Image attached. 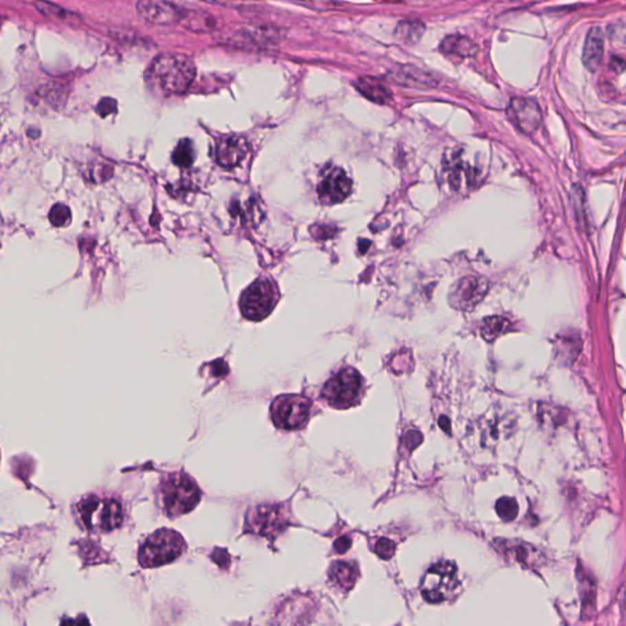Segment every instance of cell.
I'll use <instances>...</instances> for the list:
<instances>
[{
    "mask_svg": "<svg viewBox=\"0 0 626 626\" xmlns=\"http://www.w3.org/2000/svg\"><path fill=\"white\" fill-rule=\"evenodd\" d=\"M357 568L348 561H335L329 569L331 581L343 590H351L357 580Z\"/></svg>",
    "mask_w": 626,
    "mask_h": 626,
    "instance_id": "obj_18",
    "label": "cell"
},
{
    "mask_svg": "<svg viewBox=\"0 0 626 626\" xmlns=\"http://www.w3.org/2000/svg\"><path fill=\"white\" fill-rule=\"evenodd\" d=\"M425 32V25L416 20H405L395 28V37L404 45H415Z\"/></svg>",
    "mask_w": 626,
    "mask_h": 626,
    "instance_id": "obj_22",
    "label": "cell"
},
{
    "mask_svg": "<svg viewBox=\"0 0 626 626\" xmlns=\"http://www.w3.org/2000/svg\"><path fill=\"white\" fill-rule=\"evenodd\" d=\"M488 291V283L483 278L467 277L455 283L449 293V304L455 310L471 311Z\"/></svg>",
    "mask_w": 626,
    "mask_h": 626,
    "instance_id": "obj_10",
    "label": "cell"
},
{
    "mask_svg": "<svg viewBox=\"0 0 626 626\" xmlns=\"http://www.w3.org/2000/svg\"><path fill=\"white\" fill-rule=\"evenodd\" d=\"M610 69L616 72H623L626 69V63L621 58H613L610 63Z\"/></svg>",
    "mask_w": 626,
    "mask_h": 626,
    "instance_id": "obj_31",
    "label": "cell"
},
{
    "mask_svg": "<svg viewBox=\"0 0 626 626\" xmlns=\"http://www.w3.org/2000/svg\"><path fill=\"white\" fill-rule=\"evenodd\" d=\"M393 81L401 83V85H407V86H434V82L431 78L427 76L426 72H422L417 67H405L400 70H395L393 75Z\"/></svg>",
    "mask_w": 626,
    "mask_h": 626,
    "instance_id": "obj_21",
    "label": "cell"
},
{
    "mask_svg": "<svg viewBox=\"0 0 626 626\" xmlns=\"http://www.w3.org/2000/svg\"><path fill=\"white\" fill-rule=\"evenodd\" d=\"M196 78V67L189 56L163 53L152 61L146 75L150 87L163 95L180 96L188 92Z\"/></svg>",
    "mask_w": 626,
    "mask_h": 626,
    "instance_id": "obj_1",
    "label": "cell"
},
{
    "mask_svg": "<svg viewBox=\"0 0 626 626\" xmlns=\"http://www.w3.org/2000/svg\"><path fill=\"white\" fill-rule=\"evenodd\" d=\"M249 148V144L243 136L233 135L223 137L216 144V161L223 168H235L246 158Z\"/></svg>",
    "mask_w": 626,
    "mask_h": 626,
    "instance_id": "obj_14",
    "label": "cell"
},
{
    "mask_svg": "<svg viewBox=\"0 0 626 626\" xmlns=\"http://www.w3.org/2000/svg\"><path fill=\"white\" fill-rule=\"evenodd\" d=\"M508 117L516 128L527 135L536 133L542 124L541 108L530 98H513L508 107Z\"/></svg>",
    "mask_w": 626,
    "mask_h": 626,
    "instance_id": "obj_13",
    "label": "cell"
},
{
    "mask_svg": "<svg viewBox=\"0 0 626 626\" xmlns=\"http://www.w3.org/2000/svg\"><path fill=\"white\" fill-rule=\"evenodd\" d=\"M375 552L382 559H390L395 555V544L389 538H379L375 546Z\"/></svg>",
    "mask_w": 626,
    "mask_h": 626,
    "instance_id": "obj_28",
    "label": "cell"
},
{
    "mask_svg": "<svg viewBox=\"0 0 626 626\" xmlns=\"http://www.w3.org/2000/svg\"><path fill=\"white\" fill-rule=\"evenodd\" d=\"M36 9L38 10L42 15H45L48 19L60 21V23H67L70 26H78L81 23V17L78 16L75 12H69L67 9L56 5L54 3L45 1V0H37L34 3Z\"/></svg>",
    "mask_w": 626,
    "mask_h": 626,
    "instance_id": "obj_20",
    "label": "cell"
},
{
    "mask_svg": "<svg viewBox=\"0 0 626 626\" xmlns=\"http://www.w3.org/2000/svg\"><path fill=\"white\" fill-rule=\"evenodd\" d=\"M510 329H511V323L505 317H488L482 322L481 334L487 342H494L500 335L509 332Z\"/></svg>",
    "mask_w": 626,
    "mask_h": 626,
    "instance_id": "obj_23",
    "label": "cell"
},
{
    "mask_svg": "<svg viewBox=\"0 0 626 626\" xmlns=\"http://www.w3.org/2000/svg\"><path fill=\"white\" fill-rule=\"evenodd\" d=\"M439 425H440V426H442V428H443L444 431H447V432H450V422H449V420H448V418H445V417H440V421H439Z\"/></svg>",
    "mask_w": 626,
    "mask_h": 626,
    "instance_id": "obj_32",
    "label": "cell"
},
{
    "mask_svg": "<svg viewBox=\"0 0 626 626\" xmlns=\"http://www.w3.org/2000/svg\"><path fill=\"white\" fill-rule=\"evenodd\" d=\"M115 111H117V102L111 98H104V100H100V104L97 106V113L100 114V117H107Z\"/></svg>",
    "mask_w": 626,
    "mask_h": 626,
    "instance_id": "obj_29",
    "label": "cell"
},
{
    "mask_svg": "<svg viewBox=\"0 0 626 626\" xmlns=\"http://www.w3.org/2000/svg\"><path fill=\"white\" fill-rule=\"evenodd\" d=\"M608 36L613 42L626 43V19H619L610 23Z\"/></svg>",
    "mask_w": 626,
    "mask_h": 626,
    "instance_id": "obj_27",
    "label": "cell"
},
{
    "mask_svg": "<svg viewBox=\"0 0 626 626\" xmlns=\"http://www.w3.org/2000/svg\"><path fill=\"white\" fill-rule=\"evenodd\" d=\"M356 86H357V89L360 91L361 95L366 97L367 100H371V102L378 103V104H385L392 98V92L378 78H359Z\"/></svg>",
    "mask_w": 626,
    "mask_h": 626,
    "instance_id": "obj_19",
    "label": "cell"
},
{
    "mask_svg": "<svg viewBox=\"0 0 626 626\" xmlns=\"http://www.w3.org/2000/svg\"><path fill=\"white\" fill-rule=\"evenodd\" d=\"M194 147H192L191 141H189V139L180 141L177 146V148L174 150V153H172V161L177 166L189 168L194 163Z\"/></svg>",
    "mask_w": 626,
    "mask_h": 626,
    "instance_id": "obj_24",
    "label": "cell"
},
{
    "mask_svg": "<svg viewBox=\"0 0 626 626\" xmlns=\"http://www.w3.org/2000/svg\"><path fill=\"white\" fill-rule=\"evenodd\" d=\"M311 406V400L302 395H282L271 406L273 423L285 431L300 429L310 417Z\"/></svg>",
    "mask_w": 626,
    "mask_h": 626,
    "instance_id": "obj_8",
    "label": "cell"
},
{
    "mask_svg": "<svg viewBox=\"0 0 626 626\" xmlns=\"http://www.w3.org/2000/svg\"><path fill=\"white\" fill-rule=\"evenodd\" d=\"M136 9L139 19L153 26H170L181 23L185 15L169 0H139Z\"/></svg>",
    "mask_w": 626,
    "mask_h": 626,
    "instance_id": "obj_11",
    "label": "cell"
},
{
    "mask_svg": "<svg viewBox=\"0 0 626 626\" xmlns=\"http://www.w3.org/2000/svg\"><path fill=\"white\" fill-rule=\"evenodd\" d=\"M497 547L508 558L516 560L527 568H536V566H541L542 555H539L537 549L533 548L530 544L513 542V541H498Z\"/></svg>",
    "mask_w": 626,
    "mask_h": 626,
    "instance_id": "obj_15",
    "label": "cell"
},
{
    "mask_svg": "<svg viewBox=\"0 0 626 626\" xmlns=\"http://www.w3.org/2000/svg\"><path fill=\"white\" fill-rule=\"evenodd\" d=\"M70 219H71V212L67 205L58 203L52 207L49 212V221L53 225L65 227L67 223L70 222Z\"/></svg>",
    "mask_w": 626,
    "mask_h": 626,
    "instance_id": "obj_26",
    "label": "cell"
},
{
    "mask_svg": "<svg viewBox=\"0 0 626 626\" xmlns=\"http://www.w3.org/2000/svg\"><path fill=\"white\" fill-rule=\"evenodd\" d=\"M289 516L283 505H257L246 515L245 532H251L263 537L276 538L288 526Z\"/></svg>",
    "mask_w": 626,
    "mask_h": 626,
    "instance_id": "obj_9",
    "label": "cell"
},
{
    "mask_svg": "<svg viewBox=\"0 0 626 626\" xmlns=\"http://www.w3.org/2000/svg\"><path fill=\"white\" fill-rule=\"evenodd\" d=\"M495 510H497L499 517L508 522V521L515 520L516 516L519 514V505L515 499L503 497L497 502Z\"/></svg>",
    "mask_w": 626,
    "mask_h": 626,
    "instance_id": "obj_25",
    "label": "cell"
},
{
    "mask_svg": "<svg viewBox=\"0 0 626 626\" xmlns=\"http://www.w3.org/2000/svg\"><path fill=\"white\" fill-rule=\"evenodd\" d=\"M185 550L186 542L179 532L161 528L152 533L141 546L139 564L146 569L166 566L181 557Z\"/></svg>",
    "mask_w": 626,
    "mask_h": 626,
    "instance_id": "obj_4",
    "label": "cell"
},
{
    "mask_svg": "<svg viewBox=\"0 0 626 626\" xmlns=\"http://www.w3.org/2000/svg\"><path fill=\"white\" fill-rule=\"evenodd\" d=\"M351 188L353 183L343 169L329 168L317 186L318 199L323 205H335L349 196Z\"/></svg>",
    "mask_w": 626,
    "mask_h": 626,
    "instance_id": "obj_12",
    "label": "cell"
},
{
    "mask_svg": "<svg viewBox=\"0 0 626 626\" xmlns=\"http://www.w3.org/2000/svg\"><path fill=\"white\" fill-rule=\"evenodd\" d=\"M440 52L443 53L444 56L462 60V59L475 54L476 45H473L470 39L454 34V36H449V37L444 38L440 45Z\"/></svg>",
    "mask_w": 626,
    "mask_h": 626,
    "instance_id": "obj_17",
    "label": "cell"
},
{
    "mask_svg": "<svg viewBox=\"0 0 626 626\" xmlns=\"http://www.w3.org/2000/svg\"><path fill=\"white\" fill-rule=\"evenodd\" d=\"M460 588L458 568L453 561L442 560L427 570L421 581V593L428 603H442L454 597Z\"/></svg>",
    "mask_w": 626,
    "mask_h": 626,
    "instance_id": "obj_5",
    "label": "cell"
},
{
    "mask_svg": "<svg viewBox=\"0 0 626 626\" xmlns=\"http://www.w3.org/2000/svg\"><path fill=\"white\" fill-rule=\"evenodd\" d=\"M364 392V379L354 368H345L331 378L322 390V396L335 409H348L359 403Z\"/></svg>",
    "mask_w": 626,
    "mask_h": 626,
    "instance_id": "obj_6",
    "label": "cell"
},
{
    "mask_svg": "<svg viewBox=\"0 0 626 626\" xmlns=\"http://www.w3.org/2000/svg\"><path fill=\"white\" fill-rule=\"evenodd\" d=\"M351 544H353L351 538L348 537V536H343V537H339L334 542V549H335V552H338L339 555H344L345 552L349 550Z\"/></svg>",
    "mask_w": 626,
    "mask_h": 626,
    "instance_id": "obj_30",
    "label": "cell"
},
{
    "mask_svg": "<svg viewBox=\"0 0 626 626\" xmlns=\"http://www.w3.org/2000/svg\"><path fill=\"white\" fill-rule=\"evenodd\" d=\"M604 53V34L599 27H592L588 31L583 45L582 60L590 71L599 69Z\"/></svg>",
    "mask_w": 626,
    "mask_h": 626,
    "instance_id": "obj_16",
    "label": "cell"
},
{
    "mask_svg": "<svg viewBox=\"0 0 626 626\" xmlns=\"http://www.w3.org/2000/svg\"><path fill=\"white\" fill-rule=\"evenodd\" d=\"M383 1H400V0H383Z\"/></svg>",
    "mask_w": 626,
    "mask_h": 626,
    "instance_id": "obj_33",
    "label": "cell"
},
{
    "mask_svg": "<svg viewBox=\"0 0 626 626\" xmlns=\"http://www.w3.org/2000/svg\"><path fill=\"white\" fill-rule=\"evenodd\" d=\"M76 513L83 526L93 533H107L122 526L124 508L118 499L100 494H91L76 505Z\"/></svg>",
    "mask_w": 626,
    "mask_h": 626,
    "instance_id": "obj_3",
    "label": "cell"
},
{
    "mask_svg": "<svg viewBox=\"0 0 626 626\" xmlns=\"http://www.w3.org/2000/svg\"><path fill=\"white\" fill-rule=\"evenodd\" d=\"M278 298L279 293L274 283L268 279H258L241 295L240 309L247 320L260 321L272 312Z\"/></svg>",
    "mask_w": 626,
    "mask_h": 626,
    "instance_id": "obj_7",
    "label": "cell"
},
{
    "mask_svg": "<svg viewBox=\"0 0 626 626\" xmlns=\"http://www.w3.org/2000/svg\"><path fill=\"white\" fill-rule=\"evenodd\" d=\"M161 509L169 517L188 514L200 504L199 484L183 471L170 472L163 476L157 489Z\"/></svg>",
    "mask_w": 626,
    "mask_h": 626,
    "instance_id": "obj_2",
    "label": "cell"
}]
</instances>
